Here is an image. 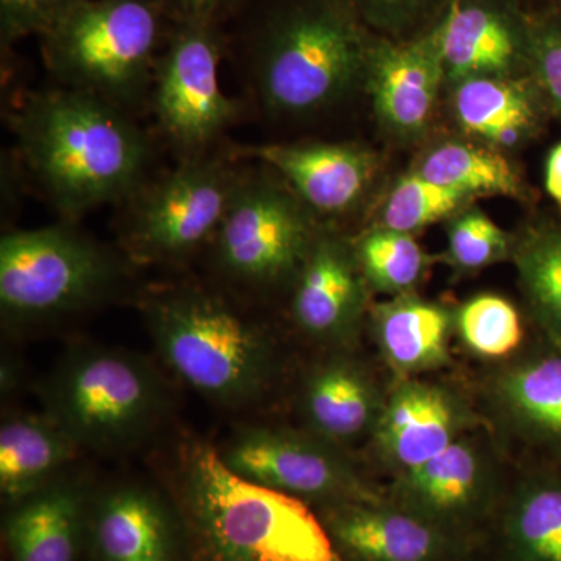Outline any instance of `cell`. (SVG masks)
Listing matches in <instances>:
<instances>
[{
  "instance_id": "cell-1",
  "label": "cell",
  "mask_w": 561,
  "mask_h": 561,
  "mask_svg": "<svg viewBox=\"0 0 561 561\" xmlns=\"http://www.w3.org/2000/svg\"><path fill=\"white\" fill-rule=\"evenodd\" d=\"M224 32L250 121L268 128L312 127L348 105L378 36L353 0H242Z\"/></svg>"
},
{
  "instance_id": "cell-2",
  "label": "cell",
  "mask_w": 561,
  "mask_h": 561,
  "mask_svg": "<svg viewBox=\"0 0 561 561\" xmlns=\"http://www.w3.org/2000/svg\"><path fill=\"white\" fill-rule=\"evenodd\" d=\"M13 147L58 220L116 208L162 168L149 125L87 92L25 90L3 108Z\"/></svg>"
},
{
  "instance_id": "cell-3",
  "label": "cell",
  "mask_w": 561,
  "mask_h": 561,
  "mask_svg": "<svg viewBox=\"0 0 561 561\" xmlns=\"http://www.w3.org/2000/svg\"><path fill=\"white\" fill-rule=\"evenodd\" d=\"M135 301L162 365L203 400L245 411L267 397L278 353L253 305L192 276L147 284Z\"/></svg>"
},
{
  "instance_id": "cell-4",
  "label": "cell",
  "mask_w": 561,
  "mask_h": 561,
  "mask_svg": "<svg viewBox=\"0 0 561 561\" xmlns=\"http://www.w3.org/2000/svg\"><path fill=\"white\" fill-rule=\"evenodd\" d=\"M169 485L192 561H346L316 508L239 478L201 438L176 446Z\"/></svg>"
},
{
  "instance_id": "cell-5",
  "label": "cell",
  "mask_w": 561,
  "mask_h": 561,
  "mask_svg": "<svg viewBox=\"0 0 561 561\" xmlns=\"http://www.w3.org/2000/svg\"><path fill=\"white\" fill-rule=\"evenodd\" d=\"M140 268L77 221L13 228L0 239V317L9 332L76 319L131 295Z\"/></svg>"
},
{
  "instance_id": "cell-6",
  "label": "cell",
  "mask_w": 561,
  "mask_h": 561,
  "mask_svg": "<svg viewBox=\"0 0 561 561\" xmlns=\"http://www.w3.org/2000/svg\"><path fill=\"white\" fill-rule=\"evenodd\" d=\"M172 25L160 0H83L39 36L41 58L54 84L146 121Z\"/></svg>"
},
{
  "instance_id": "cell-7",
  "label": "cell",
  "mask_w": 561,
  "mask_h": 561,
  "mask_svg": "<svg viewBox=\"0 0 561 561\" xmlns=\"http://www.w3.org/2000/svg\"><path fill=\"white\" fill-rule=\"evenodd\" d=\"M43 411L81 451H130L169 415V389L157 365L135 351L99 343L70 346L41 387Z\"/></svg>"
},
{
  "instance_id": "cell-8",
  "label": "cell",
  "mask_w": 561,
  "mask_h": 561,
  "mask_svg": "<svg viewBox=\"0 0 561 561\" xmlns=\"http://www.w3.org/2000/svg\"><path fill=\"white\" fill-rule=\"evenodd\" d=\"M323 225L278 173L245 160L208 249V278L250 305L289 294Z\"/></svg>"
},
{
  "instance_id": "cell-9",
  "label": "cell",
  "mask_w": 561,
  "mask_h": 561,
  "mask_svg": "<svg viewBox=\"0 0 561 561\" xmlns=\"http://www.w3.org/2000/svg\"><path fill=\"white\" fill-rule=\"evenodd\" d=\"M231 146L162 165L113 208L114 242L139 268L184 272L202 261L245 164Z\"/></svg>"
},
{
  "instance_id": "cell-10",
  "label": "cell",
  "mask_w": 561,
  "mask_h": 561,
  "mask_svg": "<svg viewBox=\"0 0 561 561\" xmlns=\"http://www.w3.org/2000/svg\"><path fill=\"white\" fill-rule=\"evenodd\" d=\"M227 62L221 25L173 22L151 81L147 119L173 161L205 157L232 142L231 131L250 121L241 95L220 80Z\"/></svg>"
},
{
  "instance_id": "cell-11",
  "label": "cell",
  "mask_w": 561,
  "mask_h": 561,
  "mask_svg": "<svg viewBox=\"0 0 561 561\" xmlns=\"http://www.w3.org/2000/svg\"><path fill=\"white\" fill-rule=\"evenodd\" d=\"M217 454L228 470L313 508L378 500L341 446L305 431L249 424L232 431Z\"/></svg>"
},
{
  "instance_id": "cell-12",
  "label": "cell",
  "mask_w": 561,
  "mask_h": 561,
  "mask_svg": "<svg viewBox=\"0 0 561 561\" xmlns=\"http://www.w3.org/2000/svg\"><path fill=\"white\" fill-rule=\"evenodd\" d=\"M242 160L261 162L278 173L321 225L345 219L370 190L378 158L367 147L342 140H232Z\"/></svg>"
},
{
  "instance_id": "cell-13",
  "label": "cell",
  "mask_w": 561,
  "mask_h": 561,
  "mask_svg": "<svg viewBox=\"0 0 561 561\" xmlns=\"http://www.w3.org/2000/svg\"><path fill=\"white\" fill-rule=\"evenodd\" d=\"M87 549L92 561H192L186 524L171 493L140 481L92 490Z\"/></svg>"
},
{
  "instance_id": "cell-14",
  "label": "cell",
  "mask_w": 561,
  "mask_h": 561,
  "mask_svg": "<svg viewBox=\"0 0 561 561\" xmlns=\"http://www.w3.org/2000/svg\"><path fill=\"white\" fill-rule=\"evenodd\" d=\"M368 289L353 241L323 225L287 294L291 324L317 345L345 348L359 334Z\"/></svg>"
},
{
  "instance_id": "cell-15",
  "label": "cell",
  "mask_w": 561,
  "mask_h": 561,
  "mask_svg": "<svg viewBox=\"0 0 561 561\" xmlns=\"http://www.w3.org/2000/svg\"><path fill=\"white\" fill-rule=\"evenodd\" d=\"M530 18L522 0H451L430 32L446 83L529 73Z\"/></svg>"
},
{
  "instance_id": "cell-16",
  "label": "cell",
  "mask_w": 561,
  "mask_h": 561,
  "mask_svg": "<svg viewBox=\"0 0 561 561\" xmlns=\"http://www.w3.org/2000/svg\"><path fill=\"white\" fill-rule=\"evenodd\" d=\"M316 511L346 561H451L459 552V538L391 500Z\"/></svg>"
},
{
  "instance_id": "cell-17",
  "label": "cell",
  "mask_w": 561,
  "mask_h": 561,
  "mask_svg": "<svg viewBox=\"0 0 561 561\" xmlns=\"http://www.w3.org/2000/svg\"><path fill=\"white\" fill-rule=\"evenodd\" d=\"M446 83L431 33L411 41L376 36L368 57L364 91L379 124L394 138H419L430 127Z\"/></svg>"
},
{
  "instance_id": "cell-18",
  "label": "cell",
  "mask_w": 561,
  "mask_h": 561,
  "mask_svg": "<svg viewBox=\"0 0 561 561\" xmlns=\"http://www.w3.org/2000/svg\"><path fill=\"white\" fill-rule=\"evenodd\" d=\"M490 497L489 465L478 446L461 437L434 459L402 472L391 501L460 540L485 515Z\"/></svg>"
},
{
  "instance_id": "cell-19",
  "label": "cell",
  "mask_w": 561,
  "mask_h": 561,
  "mask_svg": "<svg viewBox=\"0 0 561 561\" xmlns=\"http://www.w3.org/2000/svg\"><path fill=\"white\" fill-rule=\"evenodd\" d=\"M467 423V412L451 391L404 378L386 397L371 437L383 459L402 474L463 437Z\"/></svg>"
},
{
  "instance_id": "cell-20",
  "label": "cell",
  "mask_w": 561,
  "mask_h": 561,
  "mask_svg": "<svg viewBox=\"0 0 561 561\" xmlns=\"http://www.w3.org/2000/svg\"><path fill=\"white\" fill-rule=\"evenodd\" d=\"M92 490L87 476L72 468L7 507L2 537L9 561H79Z\"/></svg>"
},
{
  "instance_id": "cell-21",
  "label": "cell",
  "mask_w": 561,
  "mask_h": 561,
  "mask_svg": "<svg viewBox=\"0 0 561 561\" xmlns=\"http://www.w3.org/2000/svg\"><path fill=\"white\" fill-rule=\"evenodd\" d=\"M300 400L306 430L343 448L373 435L386 397L359 362L334 353L313 365Z\"/></svg>"
},
{
  "instance_id": "cell-22",
  "label": "cell",
  "mask_w": 561,
  "mask_h": 561,
  "mask_svg": "<svg viewBox=\"0 0 561 561\" xmlns=\"http://www.w3.org/2000/svg\"><path fill=\"white\" fill-rule=\"evenodd\" d=\"M461 130L496 149H515L540 130L548 108L531 77H471L453 83Z\"/></svg>"
},
{
  "instance_id": "cell-23",
  "label": "cell",
  "mask_w": 561,
  "mask_h": 561,
  "mask_svg": "<svg viewBox=\"0 0 561 561\" xmlns=\"http://www.w3.org/2000/svg\"><path fill=\"white\" fill-rule=\"evenodd\" d=\"M83 453L46 412L11 413L0 426V494L7 507L38 493Z\"/></svg>"
},
{
  "instance_id": "cell-24",
  "label": "cell",
  "mask_w": 561,
  "mask_h": 561,
  "mask_svg": "<svg viewBox=\"0 0 561 561\" xmlns=\"http://www.w3.org/2000/svg\"><path fill=\"white\" fill-rule=\"evenodd\" d=\"M373 334L387 364L404 378L445 367L456 319L445 306L412 294L371 311Z\"/></svg>"
},
{
  "instance_id": "cell-25",
  "label": "cell",
  "mask_w": 561,
  "mask_h": 561,
  "mask_svg": "<svg viewBox=\"0 0 561 561\" xmlns=\"http://www.w3.org/2000/svg\"><path fill=\"white\" fill-rule=\"evenodd\" d=\"M505 421L531 445L561 454V350L511 365L494 386Z\"/></svg>"
},
{
  "instance_id": "cell-26",
  "label": "cell",
  "mask_w": 561,
  "mask_h": 561,
  "mask_svg": "<svg viewBox=\"0 0 561 561\" xmlns=\"http://www.w3.org/2000/svg\"><path fill=\"white\" fill-rule=\"evenodd\" d=\"M512 260L531 316L561 350V225L531 224L513 239Z\"/></svg>"
},
{
  "instance_id": "cell-27",
  "label": "cell",
  "mask_w": 561,
  "mask_h": 561,
  "mask_svg": "<svg viewBox=\"0 0 561 561\" xmlns=\"http://www.w3.org/2000/svg\"><path fill=\"white\" fill-rule=\"evenodd\" d=\"M413 172L470 198L504 195L519 201L526 195L522 176L507 158L500 151L470 142L449 140L434 147L421 158Z\"/></svg>"
},
{
  "instance_id": "cell-28",
  "label": "cell",
  "mask_w": 561,
  "mask_h": 561,
  "mask_svg": "<svg viewBox=\"0 0 561 561\" xmlns=\"http://www.w3.org/2000/svg\"><path fill=\"white\" fill-rule=\"evenodd\" d=\"M502 540L511 561H561V481L524 483L505 511Z\"/></svg>"
},
{
  "instance_id": "cell-29",
  "label": "cell",
  "mask_w": 561,
  "mask_h": 561,
  "mask_svg": "<svg viewBox=\"0 0 561 561\" xmlns=\"http://www.w3.org/2000/svg\"><path fill=\"white\" fill-rule=\"evenodd\" d=\"M353 245L368 287L390 297L412 294L430 267L423 247L405 232L375 225Z\"/></svg>"
},
{
  "instance_id": "cell-30",
  "label": "cell",
  "mask_w": 561,
  "mask_h": 561,
  "mask_svg": "<svg viewBox=\"0 0 561 561\" xmlns=\"http://www.w3.org/2000/svg\"><path fill=\"white\" fill-rule=\"evenodd\" d=\"M471 201L468 195L438 186L419 173H408L387 195L376 227L413 236L430 225L451 219Z\"/></svg>"
},
{
  "instance_id": "cell-31",
  "label": "cell",
  "mask_w": 561,
  "mask_h": 561,
  "mask_svg": "<svg viewBox=\"0 0 561 561\" xmlns=\"http://www.w3.org/2000/svg\"><path fill=\"white\" fill-rule=\"evenodd\" d=\"M456 328L467 348L485 359H502L518 350L524 337L518 309L500 295L482 294L465 302Z\"/></svg>"
},
{
  "instance_id": "cell-32",
  "label": "cell",
  "mask_w": 561,
  "mask_h": 561,
  "mask_svg": "<svg viewBox=\"0 0 561 561\" xmlns=\"http://www.w3.org/2000/svg\"><path fill=\"white\" fill-rule=\"evenodd\" d=\"M513 239L481 209L467 206L449 219L448 261L459 271H481L512 257Z\"/></svg>"
},
{
  "instance_id": "cell-33",
  "label": "cell",
  "mask_w": 561,
  "mask_h": 561,
  "mask_svg": "<svg viewBox=\"0 0 561 561\" xmlns=\"http://www.w3.org/2000/svg\"><path fill=\"white\" fill-rule=\"evenodd\" d=\"M451 0H353L376 35L394 41L420 38L432 31Z\"/></svg>"
},
{
  "instance_id": "cell-34",
  "label": "cell",
  "mask_w": 561,
  "mask_h": 561,
  "mask_svg": "<svg viewBox=\"0 0 561 561\" xmlns=\"http://www.w3.org/2000/svg\"><path fill=\"white\" fill-rule=\"evenodd\" d=\"M529 76L561 119V22L553 13L531 14Z\"/></svg>"
},
{
  "instance_id": "cell-35",
  "label": "cell",
  "mask_w": 561,
  "mask_h": 561,
  "mask_svg": "<svg viewBox=\"0 0 561 561\" xmlns=\"http://www.w3.org/2000/svg\"><path fill=\"white\" fill-rule=\"evenodd\" d=\"M83 0H0V49L43 36Z\"/></svg>"
},
{
  "instance_id": "cell-36",
  "label": "cell",
  "mask_w": 561,
  "mask_h": 561,
  "mask_svg": "<svg viewBox=\"0 0 561 561\" xmlns=\"http://www.w3.org/2000/svg\"><path fill=\"white\" fill-rule=\"evenodd\" d=\"M0 210H2V224H11V220L21 213L25 195L31 194L32 183L28 173L22 164L20 154L13 146L2 150L0 161Z\"/></svg>"
},
{
  "instance_id": "cell-37",
  "label": "cell",
  "mask_w": 561,
  "mask_h": 561,
  "mask_svg": "<svg viewBox=\"0 0 561 561\" xmlns=\"http://www.w3.org/2000/svg\"><path fill=\"white\" fill-rule=\"evenodd\" d=\"M173 22H195L224 27L242 0H160Z\"/></svg>"
},
{
  "instance_id": "cell-38",
  "label": "cell",
  "mask_w": 561,
  "mask_h": 561,
  "mask_svg": "<svg viewBox=\"0 0 561 561\" xmlns=\"http://www.w3.org/2000/svg\"><path fill=\"white\" fill-rule=\"evenodd\" d=\"M545 186L549 197L561 206V142L553 147L546 161Z\"/></svg>"
},
{
  "instance_id": "cell-39",
  "label": "cell",
  "mask_w": 561,
  "mask_h": 561,
  "mask_svg": "<svg viewBox=\"0 0 561 561\" xmlns=\"http://www.w3.org/2000/svg\"><path fill=\"white\" fill-rule=\"evenodd\" d=\"M2 376H0V390L2 398L11 397L21 386L20 360L13 359L10 354L2 357Z\"/></svg>"
},
{
  "instance_id": "cell-40",
  "label": "cell",
  "mask_w": 561,
  "mask_h": 561,
  "mask_svg": "<svg viewBox=\"0 0 561 561\" xmlns=\"http://www.w3.org/2000/svg\"><path fill=\"white\" fill-rule=\"evenodd\" d=\"M556 14L557 20L561 22V0H559V5H557L556 11H552Z\"/></svg>"
}]
</instances>
